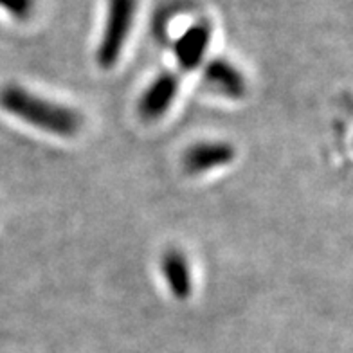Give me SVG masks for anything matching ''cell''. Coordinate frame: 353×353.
Wrapping results in <instances>:
<instances>
[{
    "label": "cell",
    "mask_w": 353,
    "mask_h": 353,
    "mask_svg": "<svg viewBox=\"0 0 353 353\" xmlns=\"http://www.w3.org/2000/svg\"><path fill=\"white\" fill-rule=\"evenodd\" d=\"M236 148L228 141H200L184 152L182 166L190 175H205L234 163Z\"/></svg>",
    "instance_id": "277c9868"
},
{
    "label": "cell",
    "mask_w": 353,
    "mask_h": 353,
    "mask_svg": "<svg viewBox=\"0 0 353 353\" xmlns=\"http://www.w3.org/2000/svg\"><path fill=\"white\" fill-rule=\"evenodd\" d=\"M159 270L173 298L186 301L193 294V274L188 256L181 249H168L161 256Z\"/></svg>",
    "instance_id": "52a82bcc"
},
{
    "label": "cell",
    "mask_w": 353,
    "mask_h": 353,
    "mask_svg": "<svg viewBox=\"0 0 353 353\" xmlns=\"http://www.w3.org/2000/svg\"><path fill=\"white\" fill-rule=\"evenodd\" d=\"M211 43V26L208 22H196L176 38L173 43V54L179 67L184 70L199 69L204 63Z\"/></svg>",
    "instance_id": "8992f818"
},
{
    "label": "cell",
    "mask_w": 353,
    "mask_h": 353,
    "mask_svg": "<svg viewBox=\"0 0 353 353\" xmlns=\"http://www.w3.org/2000/svg\"><path fill=\"white\" fill-rule=\"evenodd\" d=\"M204 83L223 98L238 101L247 94V79L243 72L228 58H213L202 69Z\"/></svg>",
    "instance_id": "5b68a950"
},
{
    "label": "cell",
    "mask_w": 353,
    "mask_h": 353,
    "mask_svg": "<svg viewBox=\"0 0 353 353\" xmlns=\"http://www.w3.org/2000/svg\"><path fill=\"white\" fill-rule=\"evenodd\" d=\"M0 8L17 20H28L34 11V0H0Z\"/></svg>",
    "instance_id": "ba28073f"
},
{
    "label": "cell",
    "mask_w": 353,
    "mask_h": 353,
    "mask_svg": "<svg viewBox=\"0 0 353 353\" xmlns=\"http://www.w3.org/2000/svg\"><path fill=\"white\" fill-rule=\"evenodd\" d=\"M135 8L137 0H108L107 19L96 51V61L101 69H112L121 60L126 40L134 26Z\"/></svg>",
    "instance_id": "7a4b0ae2"
},
{
    "label": "cell",
    "mask_w": 353,
    "mask_h": 353,
    "mask_svg": "<svg viewBox=\"0 0 353 353\" xmlns=\"http://www.w3.org/2000/svg\"><path fill=\"white\" fill-rule=\"evenodd\" d=\"M179 90H181V79L175 72H161L155 76L139 96L137 101L139 116L148 123L163 119L172 110Z\"/></svg>",
    "instance_id": "3957f363"
},
{
    "label": "cell",
    "mask_w": 353,
    "mask_h": 353,
    "mask_svg": "<svg viewBox=\"0 0 353 353\" xmlns=\"http://www.w3.org/2000/svg\"><path fill=\"white\" fill-rule=\"evenodd\" d=\"M0 108L34 130L54 137H74L83 126V117L76 108L43 98L20 85L0 88Z\"/></svg>",
    "instance_id": "6da1fadb"
}]
</instances>
